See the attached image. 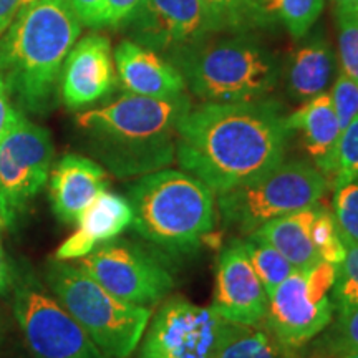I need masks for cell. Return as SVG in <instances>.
<instances>
[{"label": "cell", "instance_id": "1", "mask_svg": "<svg viewBox=\"0 0 358 358\" xmlns=\"http://www.w3.org/2000/svg\"><path fill=\"white\" fill-rule=\"evenodd\" d=\"M290 133L275 100L206 101L179 122L176 159L217 196L279 166Z\"/></svg>", "mask_w": 358, "mask_h": 358}, {"label": "cell", "instance_id": "2", "mask_svg": "<svg viewBox=\"0 0 358 358\" xmlns=\"http://www.w3.org/2000/svg\"><path fill=\"white\" fill-rule=\"evenodd\" d=\"M191 100L127 95L77 115L88 151L116 178H140L176 159L178 127Z\"/></svg>", "mask_w": 358, "mask_h": 358}, {"label": "cell", "instance_id": "3", "mask_svg": "<svg viewBox=\"0 0 358 358\" xmlns=\"http://www.w3.org/2000/svg\"><path fill=\"white\" fill-rule=\"evenodd\" d=\"M82 24L69 0H35L19 8L0 37V80L24 113L43 115Z\"/></svg>", "mask_w": 358, "mask_h": 358}, {"label": "cell", "instance_id": "4", "mask_svg": "<svg viewBox=\"0 0 358 358\" xmlns=\"http://www.w3.org/2000/svg\"><path fill=\"white\" fill-rule=\"evenodd\" d=\"M133 229L173 256L192 254L216 224L214 192L185 169L164 168L128 187Z\"/></svg>", "mask_w": 358, "mask_h": 358}, {"label": "cell", "instance_id": "5", "mask_svg": "<svg viewBox=\"0 0 358 358\" xmlns=\"http://www.w3.org/2000/svg\"><path fill=\"white\" fill-rule=\"evenodd\" d=\"M169 62L196 96L213 103L266 98L279 82L275 57L245 35L201 38L169 52Z\"/></svg>", "mask_w": 358, "mask_h": 358}, {"label": "cell", "instance_id": "6", "mask_svg": "<svg viewBox=\"0 0 358 358\" xmlns=\"http://www.w3.org/2000/svg\"><path fill=\"white\" fill-rule=\"evenodd\" d=\"M45 285L108 358H128L140 345L151 308L129 303L73 262L50 259Z\"/></svg>", "mask_w": 358, "mask_h": 358}, {"label": "cell", "instance_id": "7", "mask_svg": "<svg viewBox=\"0 0 358 358\" xmlns=\"http://www.w3.org/2000/svg\"><path fill=\"white\" fill-rule=\"evenodd\" d=\"M329 186V176L313 164L282 161L262 176L217 194L219 216L226 229L245 237L272 219L319 204Z\"/></svg>", "mask_w": 358, "mask_h": 358}, {"label": "cell", "instance_id": "8", "mask_svg": "<svg viewBox=\"0 0 358 358\" xmlns=\"http://www.w3.org/2000/svg\"><path fill=\"white\" fill-rule=\"evenodd\" d=\"M10 294L17 325L34 358H108L32 271L13 268Z\"/></svg>", "mask_w": 358, "mask_h": 358}, {"label": "cell", "instance_id": "9", "mask_svg": "<svg viewBox=\"0 0 358 358\" xmlns=\"http://www.w3.org/2000/svg\"><path fill=\"white\" fill-rule=\"evenodd\" d=\"M337 266L319 262L307 271H294L268 292L264 322L284 350H297L324 332L334 320L332 292Z\"/></svg>", "mask_w": 358, "mask_h": 358}, {"label": "cell", "instance_id": "10", "mask_svg": "<svg viewBox=\"0 0 358 358\" xmlns=\"http://www.w3.org/2000/svg\"><path fill=\"white\" fill-rule=\"evenodd\" d=\"M53 155L50 131L20 111L0 140V217L6 229L13 231L48 182Z\"/></svg>", "mask_w": 358, "mask_h": 358}, {"label": "cell", "instance_id": "11", "mask_svg": "<svg viewBox=\"0 0 358 358\" xmlns=\"http://www.w3.org/2000/svg\"><path fill=\"white\" fill-rule=\"evenodd\" d=\"M98 284L129 303L151 307L174 287L171 271L146 248L127 239L106 241L73 262Z\"/></svg>", "mask_w": 358, "mask_h": 358}, {"label": "cell", "instance_id": "12", "mask_svg": "<svg viewBox=\"0 0 358 358\" xmlns=\"http://www.w3.org/2000/svg\"><path fill=\"white\" fill-rule=\"evenodd\" d=\"M232 327L211 307L174 295L148 322L140 358H216Z\"/></svg>", "mask_w": 358, "mask_h": 358}, {"label": "cell", "instance_id": "13", "mask_svg": "<svg viewBox=\"0 0 358 358\" xmlns=\"http://www.w3.org/2000/svg\"><path fill=\"white\" fill-rule=\"evenodd\" d=\"M123 25L134 42L155 52H173L222 30L203 0H141Z\"/></svg>", "mask_w": 358, "mask_h": 358}, {"label": "cell", "instance_id": "14", "mask_svg": "<svg viewBox=\"0 0 358 358\" xmlns=\"http://www.w3.org/2000/svg\"><path fill=\"white\" fill-rule=\"evenodd\" d=\"M268 295L249 261L243 239H232L219 252L211 308L224 320L239 325L264 322Z\"/></svg>", "mask_w": 358, "mask_h": 358}, {"label": "cell", "instance_id": "15", "mask_svg": "<svg viewBox=\"0 0 358 358\" xmlns=\"http://www.w3.org/2000/svg\"><path fill=\"white\" fill-rule=\"evenodd\" d=\"M116 71L110 40L90 34L73 45L60 73V98L70 110H82L110 95Z\"/></svg>", "mask_w": 358, "mask_h": 358}, {"label": "cell", "instance_id": "16", "mask_svg": "<svg viewBox=\"0 0 358 358\" xmlns=\"http://www.w3.org/2000/svg\"><path fill=\"white\" fill-rule=\"evenodd\" d=\"M106 187L108 173L98 161L75 153L62 156L48 176L52 211L60 222H77Z\"/></svg>", "mask_w": 358, "mask_h": 358}, {"label": "cell", "instance_id": "17", "mask_svg": "<svg viewBox=\"0 0 358 358\" xmlns=\"http://www.w3.org/2000/svg\"><path fill=\"white\" fill-rule=\"evenodd\" d=\"M115 70L127 93L151 98H173L186 92V82L171 62L151 48L123 40L115 50Z\"/></svg>", "mask_w": 358, "mask_h": 358}, {"label": "cell", "instance_id": "18", "mask_svg": "<svg viewBox=\"0 0 358 358\" xmlns=\"http://www.w3.org/2000/svg\"><path fill=\"white\" fill-rule=\"evenodd\" d=\"M78 229L58 245L53 259L75 262L88 256L96 245L118 237L133 222L128 198L103 191L78 217Z\"/></svg>", "mask_w": 358, "mask_h": 358}, {"label": "cell", "instance_id": "19", "mask_svg": "<svg viewBox=\"0 0 358 358\" xmlns=\"http://www.w3.org/2000/svg\"><path fill=\"white\" fill-rule=\"evenodd\" d=\"M287 127L290 131L301 133L303 148L315 161V166L330 176L342 129L329 93H320L303 101L301 108L287 115Z\"/></svg>", "mask_w": 358, "mask_h": 358}, {"label": "cell", "instance_id": "20", "mask_svg": "<svg viewBox=\"0 0 358 358\" xmlns=\"http://www.w3.org/2000/svg\"><path fill=\"white\" fill-rule=\"evenodd\" d=\"M335 73V57L325 40L302 45L289 58L284 71L285 88L295 101H307L325 93Z\"/></svg>", "mask_w": 358, "mask_h": 358}, {"label": "cell", "instance_id": "21", "mask_svg": "<svg viewBox=\"0 0 358 358\" xmlns=\"http://www.w3.org/2000/svg\"><path fill=\"white\" fill-rule=\"evenodd\" d=\"M317 206L272 219L256 231L257 236L264 237L292 264L295 271H307L322 262L310 236Z\"/></svg>", "mask_w": 358, "mask_h": 358}, {"label": "cell", "instance_id": "22", "mask_svg": "<svg viewBox=\"0 0 358 358\" xmlns=\"http://www.w3.org/2000/svg\"><path fill=\"white\" fill-rule=\"evenodd\" d=\"M325 0H259L262 24L279 20L294 38H302L324 10Z\"/></svg>", "mask_w": 358, "mask_h": 358}, {"label": "cell", "instance_id": "23", "mask_svg": "<svg viewBox=\"0 0 358 358\" xmlns=\"http://www.w3.org/2000/svg\"><path fill=\"white\" fill-rule=\"evenodd\" d=\"M216 358H284L282 347L271 334L256 325L234 324Z\"/></svg>", "mask_w": 358, "mask_h": 358}, {"label": "cell", "instance_id": "24", "mask_svg": "<svg viewBox=\"0 0 358 358\" xmlns=\"http://www.w3.org/2000/svg\"><path fill=\"white\" fill-rule=\"evenodd\" d=\"M244 245L248 250L249 261L252 264L254 271L257 272L259 279L266 287L267 294L274 290L280 282H284L292 274L295 268L287 259L277 250L271 243L256 232L244 237Z\"/></svg>", "mask_w": 358, "mask_h": 358}, {"label": "cell", "instance_id": "25", "mask_svg": "<svg viewBox=\"0 0 358 358\" xmlns=\"http://www.w3.org/2000/svg\"><path fill=\"white\" fill-rule=\"evenodd\" d=\"M324 335L315 343V350L324 358H332L358 352V308L347 313H338L337 320L322 332Z\"/></svg>", "mask_w": 358, "mask_h": 358}, {"label": "cell", "instance_id": "26", "mask_svg": "<svg viewBox=\"0 0 358 358\" xmlns=\"http://www.w3.org/2000/svg\"><path fill=\"white\" fill-rule=\"evenodd\" d=\"M345 244V257L337 266V274L330 292L337 315L358 308V244Z\"/></svg>", "mask_w": 358, "mask_h": 358}, {"label": "cell", "instance_id": "27", "mask_svg": "<svg viewBox=\"0 0 358 358\" xmlns=\"http://www.w3.org/2000/svg\"><path fill=\"white\" fill-rule=\"evenodd\" d=\"M312 243L319 254L320 261L338 266L345 257V244H343L342 236H340L337 222L332 211L319 203L317 206L315 217L312 222Z\"/></svg>", "mask_w": 358, "mask_h": 358}, {"label": "cell", "instance_id": "28", "mask_svg": "<svg viewBox=\"0 0 358 358\" xmlns=\"http://www.w3.org/2000/svg\"><path fill=\"white\" fill-rule=\"evenodd\" d=\"M330 176L335 189L358 179V115L340 134Z\"/></svg>", "mask_w": 358, "mask_h": 358}, {"label": "cell", "instance_id": "29", "mask_svg": "<svg viewBox=\"0 0 358 358\" xmlns=\"http://www.w3.org/2000/svg\"><path fill=\"white\" fill-rule=\"evenodd\" d=\"M332 214L343 243L358 244V179L335 189Z\"/></svg>", "mask_w": 358, "mask_h": 358}, {"label": "cell", "instance_id": "30", "mask_svg": "<svg viewBox=\"0 0 358 358\" xmlns=\"http://www.w3.org/2000/svg\"><path fill=\"white\" fill-rule=\"evenodd\" d=\"M224 29H244L249 24H262L259 0H203Z\"/></svg>", "mask_w": 358, "mask_h": 358}, {"label": "cell", "instance_id": "31", "mask_svg": "<svg viewBox=\"0 0 358 358\" xmlns=\"http://www.w3.org/2000/svg\"><path fill=\"white\" fill-rule=\"evenodd\" d=\"M338 22V55L342 73L358 83V13H335Z\"/></svg>", "mask_w": 358, "mask_h": 358}, {"label": "cell", "instance_id": "32", "mask_svg": "<svg viewBox=\"0 0 358 358\" xmlns=\"http://www.w3.org/2000/svg\"><path fill=\"white\" fill-rule=\"evenodd\" d=\"M330 98H332L335 113H337L340 129L343 131L358 115V83L347 77L345 73H340Z\"/></svg>", "mask_w": 358, "mask_h": 358}, {"label": "cell", "instance_id": "33", "mask_svg": "<svg viewBox=\"0 0 358 358\" xmlns=\"http://www.w3.org/2000/svg\"><path fill=\"white\" fill-rule=\"evenodd\" d=\"M71 10L80 24L87 27H103V3L105 0H69Z\"/></svg>", "mask_w": 358, "mask_h": 358}, {"label": "cell", "instance_id": "34", "mask_svg": "<svg viewBox=\"0 0 358 358\" xmlns=\"http://www.w3.org/2000/svg\"><path fill=\"white\" fill-rule=\"evenodd\" d=\"M140 2L141 0H105V3H103V25H122Z\"/></svg>", "mask_w": 358, "mask_h": 358}, {"label": "cell", "instance_id": "35", "mask_svg": "<svg viewBox=\"0 0 358 358\" xmlns=\"http://www.w3.org/2000/svg\"><path fill=\"white\" fill-rule=\"evenodd\" d=\"M19 113L20 110L13 108L12 96L10 93H8L6 83L0 80V140H2L3 134L7 133V129L12 127V123L15 122Z\"/></svg>", "mask_w": 358, "mask_h": 358}, {"label": "cell", "instance_id": "36", "mask_svg": "<svg viewBox=\"0 0 358 358\" xmlns=\"http://www.w3.org/2000/svg\"><path fill=\"white\" fill-rule=\"evenodd\" d=\"M13 284V267L8 261L6 249H3L2 241H0V295L7 297L10 295Z\"/></svg>", "mask_w": 358, "mask_h": 358}, {"label": "cell", "instance_id": "37", "mask_svg": "<svg viewBox=\"0 0 358 358\" xmlns=\"http://www.w3.org/2000/svg\"><path fill=\"white\" fill-rule=\"evenodd\" d=\"M19 12V0H0V37Z\"/></svg>", "mask_w": 358, "mask_h": 358}, {"label": "cell", "instance_id": "38", "mask_svg": "<svg viewBox=\"0 0 358 358\" xmlns=\"http://www.w3.org/2000/svg\"><path fill=\"white\" fill-rule=\"evenodd\" d=\"M10 330L6 324V320L0 322V358H7L8 352H10V345H12V337H10Z\"/></svg>", "mask_w": 358, "mask_h": 358}, {"label": "cell", "instance_id": "39", "mask_svg": "<svg viewBox=\"0 0 358 358\" xmlns=\"http://www.w3.org/2000/svg\"><path fill=\"white\" fill-rule=\"evenodd\" d=\"M335 13L338 12H357L358 13V0H332Z\"/></svg>", "mask_w": 358, "mask_h": 358}, {"label": "cell", "instance_id": "40", "mask_svg": "<svg viewBox=\"0 0 358 358\" xmlns=\"http://www.w3.org/2000/svg\"><path fill=\"white\" fill-rule=\"evenodd\" d=\"M332 358H358V352H357V353H347V355H338V357H332Z\"/></svg>", "mask_w": 358, "mask_h": 358}, {"label": "cell", "instance_id": "41", "mask_svg": "<svg viewBox=\"0 0 358 358\" xmlns=\"http://www.w3.org/2000/svg\"><path fill=\"white\" fill-rule=\"evenodd\" d=\"M32 2H35V0H19V8L29 6V3H32Z\"/></svg>", "mask_w": 358, "mask_h": 358}, {"label": "cell", "instance_id": "42", "mask_svg": "<svg viewBox=\"0 0 358 358\" xmlns=\"http://www.w3.org/2000/svg\"><path fill=\"white\" fill-rule=\"evenodd\" d=\"M2 229H6V227H3V222H2V217H0V231Z\"/></svg>", "mask_w": 358, "mask_h": 358}, {"label": "cell", "instance_id": "43", "mask_svg": "<svg viewBox=\"0 0 358 358\" xmlns=\"http://www.w3.org/2000/svg\"><path fill=\"white\" fill-rule=\"evenodd\" d=\"M3 320V315H2V312H0V322H2Z\"/></svg>", "mask_w": 358, "mask_h": 358}]
</instances>
